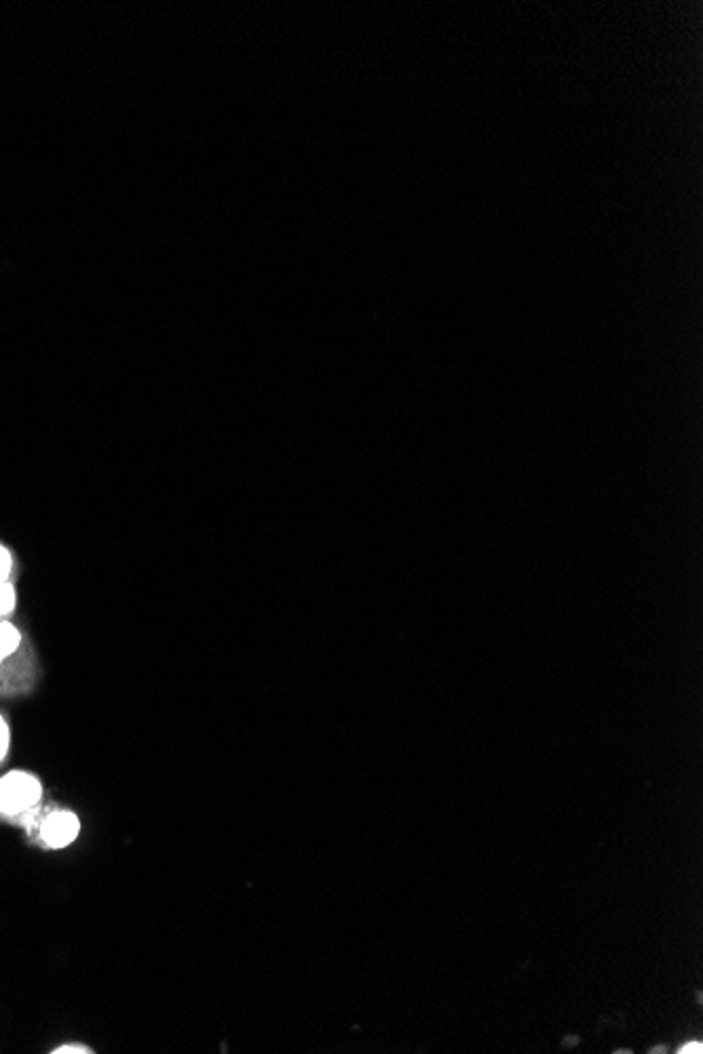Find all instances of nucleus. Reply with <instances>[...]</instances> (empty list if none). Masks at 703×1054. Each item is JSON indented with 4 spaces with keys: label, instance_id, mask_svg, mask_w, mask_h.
I'll return each instance as SVG.
<instances>
[{
    "label": "nucleus",
    "instance_id": "1",
    "mask_svg": "<svg viewBox=\"0 0 703 1054\" xmlns=\"http://www.w3.org/2000/svg\"><path fill=\"white\" fill-rule=\"evenodd\" d=\"M43 668L34 642L13 619L0 623V699L32 695Z\"/></svg>",
    "mask_w": 703,
    "mask_h": 1054
},
{
    "label": "nucleus",
    "instance_id": "2",
    "mask_svg": "<svg viewBox=\"0 0 703 1054\" xmlns=\"http://www.w3.org/2000/svg\"><path fill=\"white\" fill-rule=\"evenodd\" d=\"M43 783L28 771H9L0 777V819L30 827L41 815Z\"/></svg>",
    "mask_w": 703,
    "mask_h": 1054
},
{
    "label": "nucleus",
    "instance_id": "3",
    "mask_svg": "<svg viewBox=\"0 0 703 1054\" xmlns=\"http://www.w3.org/2000/svg\"><path fill=\"white\" fill-rule=\"evenodd\" d=\"M34 827H37L39 843L51 850L68 848L81 836V819L72 810H64V808H51L43 815H39L37 822L32 823L28 829H34Z\"/></svg>",
    "mask_w": 703,
    "mask_h": 1054
},
{
    "label": "nucleus",
    "instance_id": "4",
    "mask_svg": "<svg viewBox=\"0 0 703 1054\" xmlns=\"http://www.w3.org/2000/svg\"><path fill=\"white\" fill-rule=\"evenodd\" d=\"M20 607V591H18V581L0 583V623L9 621L15 617Z\"/></svg>",
    "mask_w": 703,
    "mask_h": 1054
},
{
    "label": "nucleus",
    "instance_id": "5",
    "mask_svg": "<svg viewBox=\"0 0 703 1054\" xmlns=\"http://www.w3.org/2000/svg\"><path fill=\"white\" fill-rule=\"evenodd\" d=\"M18 570H20L18 556L4 541H0V583L18 581Z\"/></svg>",
    "mask_w": 703,
    "mask_h": 1054
},
{
    "label": "nucleus",
    "instance_id": "6",
    "mask_svg": "<svg viewBox=\"0 0 703 1054\" xmlns=\"http://www.w3.org/2000/svg\"><path fill=\"white\" fill-rule=\"evenodd\" d=\"M9 752H11V724L0 712V764H4V760L9 758Z\"/></svg>",
    "mask_w": 703,
    "mask_h": 1054
},
{
    "label": "nucleus",
    "instance_id": "7",
    "mask_svg": "<svg viewBox=\"0 0 703 1054\" xmlns=\"http://www.w3.org/2000/svg\"><path fill=\"white\" fill-rule=\"evenodd\" d=\"M53 1053L83 1054V1053H91V1051H89L86 1046H83V1044H65V1046H60V1048H55Z\"/></svg>",
    "mask_w": 703,
    "mask_h": 1054
},
{
    "label": "nucleus",
    "instance_id": "8",
    "mask_svg": "<svg viewBox=\"0 0 703 1054\" xmlns=\"http://www.w3.org/2000/svg\"><path fill=\"white\" fill-rule=\"evenodd\" d=\"M682 1053H702V1044H693V1046H684Z\"/></svg>",
    "mask_w": 703,
    "mask_h": 1054
}]
</instances>
